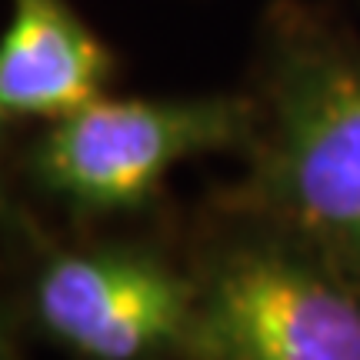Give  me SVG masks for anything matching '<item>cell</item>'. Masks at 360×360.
<instances>
[{
	"label": "cell",
	"mask_w": 360,
	"mask_h": 360,
	"mask_svg": "<svg viewBox=\"0 0 360 360\" xmlns=\"http://www.w3.org/2000/svg\"><path fill=\"white\" fill-rule=\"evenodd\" d=\"M0 117H4V110H0Z\"/></svg>",
	"instance_id": "cell-7"
},
{
	"label": "cell",
	"mask_w": 360,
	"mask_h": 360,
	"mask_svg": "<svg viewBox=\"0 0 360 360\" xmlns=\"http://www.w3.org/2000/svg\"><path fill=\"white\" fill-rule=\"evenodd\" d=\"M40 327L87 360L187 357L197 281L134 247L64 250L34 281Z\"/></svg>",
	"instance_id": "cell-4"
},
{
	"label": "cell",
	"mask_w": 360,
	"mask_h": 360,
	"mask_svg": "<svg viewBox=\"0 0 360 360\" xmlns=\"http://www.w3.org/2000/svg\"><path fill=\"white\" fill-rule=\"evenodd\" d=\"M237 207L360 283V40L283 7Z\"/></svg>",
	"instance_id": "cell-1"
},
{
	"label": "cell",
	"mask_w": 360,
	"mask_h": 360,
	"mask_svg": "<svg viewBox=\"0 0 360 360\" xmlns=\"http://www.w3.org/2000/svg\"><path fill=\"white\" fill-rule=\"evenodd\" d=\"M197 281L187 360H360V283L264 227Z\"/></svg>",
	"instance_id": "cell-2"
},
{
	"label": "cell",
	"mask_w": 360,
	"mask_h": 360,
	"mask_svg": "<svg viewBox=\"0 0 360 360\" xmlns=\"http://www.w3.org/2000/svg\"><path fill=\"white\" fill-rule=\"evenodd\" d=\"M254 130L257 101L247 97H94L40 137L34 174L84 214H117L154 197L184 160L250 147Z\"/></svg>",
	"instance_id": "cell-3"
},
{
	"label": "cell",
	"mask_w": 360,
	"mask_h": 360,
	"mask_svg": "<svg viewBox=\"0 0 360 360\" xmlns=\"http://www.w3.org/2000/svg\"><path fill=\"white\" fill-rule=\"evenodd\" d=\"M114 60L67 0H11L0 37V110L57 117L101 97Z\"/></svg>",
	"instance_id": "cell-5"
},
{
	"label": "cell",
	"mask_w": 360,
	"mask_h": 360,
	"mask_svg": "<svg viewBox=\"0 0 360 360\" xmlns=\"http://www.w3.org/2000/svg\"><path fill=\"white\" fill-rule=\"evenodd\" d=\"M0 360H13L11 337H7V327H4V323H0Z\"/></svg>",
	"instance_id": "cell-6"
}]
</instances>
